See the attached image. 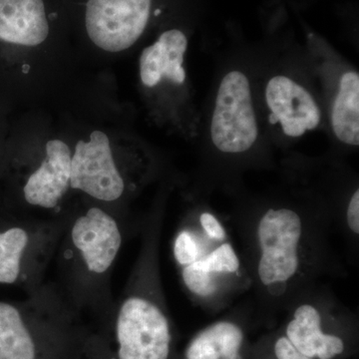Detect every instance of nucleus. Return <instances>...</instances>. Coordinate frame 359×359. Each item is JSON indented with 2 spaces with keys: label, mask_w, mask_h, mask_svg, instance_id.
I'll return each mask as SVG.
<instances>
[{
  "label": "nucleus",
  "mask_w": 359,
  "mask_h": 359,
  "mask_svg": "<svg viewBox=\"0 0 359 359\" xmlns=\"http://www.w3.org/2000/svg\"><path fill=\"white\" fill-rule=\"evenodd\" d=\"M332 130L337 138L347 145H359V75L344 73L332 105Z\"/></svg>",
  "instance_id": "obj_14"
},
{
  "label": "nucleus",
  "mask_w": 359,
  "mask_h": 359,
  "mask_svg": "<svg viewBox=\"0 0 359 359\" xmlns=\"http://www.w3.org/2000/svg\"><path fill=\"white\" fill-rule=\"evenodd\" d=\"M200 221L209 237L215 238V240H223L226 237V231H224L223 226L212 214L204 212L201 216Z\"/></svg>",
  "instance_id": "obj_20"
},
{
  "label": "nucleus",
  "mask_w": 359,
  "mask_h": 359,
  "mask_svg": "<svg viewBox=\"0 0 359 359\" xmlns=\"http://www.w3.org/2000/svg\"><path fill=\"white\" fill-rule=\"evenodd\" d=\"M182 276L187 289L194 294L208 297L216 292L217 283L212 276V273L200 264L199 259L184 266Z\"/></svg>",
  "instance_id": "obj_16"
},
{
  "label": "nucleus",
  "mask_w": 359,
  "mask_h": 359,
  "mask_svg": "<svg viewBox=\"0 0 359 359\" xmlns=\"http://www.w3.org/2000/svg\"><path fill=\"white\" fill-rule=\"evenodd\" d=\"M66 214L32 218L0 231V283H20L29 294L43 285Z\"/></svg>",
  "instance_id": "obj_2"
},
{
  "label": "nucleus",
  "mask_w": 359,
  "mask_h": 359,
  "mask_svg": "<svg viewBox=\"0 0 359 359\" xmlns=\"http://www.w3.org/2000/svg\"><path fill=\"white\" fill-rule=\"evenodd\" d=\"M85 34L101 50L131 48L147 29L154 0H77Z\"/></svg>",
  "instance_id": "obj_5"
},
{
  "label": "nucleus",
  "mask_w": 359,
  "mask_h": 359,
  "mask_svg": "<svg viewBox=\"0 0 359 359\" xmlns=\"http://www.w3.org/2000/svg\"><path fill=\"white\" fill-rule=\"evenodd\" d=\"M174 257L177 263L183 266L200 259L199 245L189 231H181L177 236L174 243Z\"/></svg>",
  "instance_id": "obj_18"
},
{
  "label": "nucleus",
  "mask_w": 359,
  "mask_h": 359,
  "mask_svg": "<svg viewBox=\"0 0 359 359\" xmlns=\"http://www.w3.org/2000/svg\"><path fill=\"white\" fill-rule=\"evenodd\" d=\"M188 39L182 30L173 28L160 35L154 44L146 47L140 56V76L145 86L155 87L164 78L175 84H183L186 71L184 55Z\"/></svg>",
  "instance_id": "obj_12"
},
{
  "label": "nucleus",
  "mask_w": 359,
  "mask_h": 359,
  "mask_svg": "<svg viewBox=\"0 0 359 359\" xmlns=\"http://www.w3.org/2000/svg\"><path fill=\"white\" fill-rule=\"evenodd\" d=\"M285 337L297 351L311 359H334L344 351V340L321 330L320 314L311 304L297 309Z\"/></svg>",
  "instance_id": "obj_13"
},
{
  "label": "nucleus",
  "mask_w": 359,
  "mask_h": 359,
  "mask_svg": "<svg viewBox=\"0 0 359 359\" xmlns=\"http://www.w3.org/2000/svg\"><path fill=\"white\" fill-rule=\"evenodd\" d=\"M124 241L116 212L102 205L67 212L50 266L54 285L78 314L84 311L112 318L111 275Z\"/></svg>",
  "instance_id": "obj_1"
},
{
  "label": "nucleus",
  "mask_w": 359,
  "mask_h": 359,
  "mask_svg": "<svg viewBox=\"0 0 359 359\" xmlns=\"http://www.w3.org/2000/svg\"><path fill=\"white\" fill-rule=\"evenodd\" d=\"M200 264L210 273H236L240 268V262L233 247L228 243L219 245L205 259H199Z\"/></svg>",
  "instance_id": "obj_17"
},
{
  "label": "nucleus",
  "mask_w": 359,
  "mask_h": 359,
  "mask_svg": "<svg viewBox=\"0 0 359 359\" xmlns=\"http://www.w3.org/2000/svg\"><path fill=\"white\" fill-rule=\"evenodd\" d=\"M347 224L349 229L355 233H359V191L356 190L349 202L347 209Z\"/></svg>",
  "instance_id": "obj_21"
},
{
  "label": "nucleus",
  "mask_w": 359,
  "mask_h": 359,
  "mask_svg": "<svg viewBox=\"0 0 359 359\" xmlns=\"http://www.w3.org/2000/svg\"><path fill=\"white\" fill-rule=\"evenodd\" d=\"M71 158L72 151L65 142H47L44 157L23 184V200L28 207L46 212L49 218L65 215L60 208L71 190Z\"/></svg>",
  "instance_id": "obj_9"
},
{
  "label": "nucleus",
  "mask_w": 359,
  "mask_h": 359,
  "mask_svg": "<svg viewBox=\"0 0 359 359\" xmlns=\"http://www.w3.org/2000/svg\"><path fill=\"white\" fill-rule=\"evenodd\" d=\"M54 18L47 0H0V40L39 46L50 36Z\"/></svg>",
  "instance_id": "obj_11"
},
{
  "label": "nucleus",
  "mask_w": 359,
  "mask_h": 359,
  "mask_svg": "<svg viewBox=\"0 0 359 359\" xmlns=\"http://www.w3.org/2000/svg\"><path fill=\"white\" fill-rule=\"evenodd\" d=\"M266 101L271 112L269 120L280 123L287 136L301 137L320 125L321 113L313 95L289 77L276 75L269 80Z\"/></svg>",
  "instance_id": "obj_10"
},
{
  "label": "nucleus",
  "mask_w": 359,
  "mask_h": 359,
  "mask_svg": "<svg viewBox=\"0 0 359 359\" xmlns=\"http://www.w3.org/2000/svg\"><path fill=\"white\" fill-rule=\"evenodd\" d=\"M257 137L249 79L241 71H231L217 93L211 122L212 143L221 152L238 154L250 150Z\"/></svg>",
  "instance_id": "obj_6"
},
{
  "label": "nucleus",
  "mask_w": 359,
  "mask_h": 359,
  "mask_svg": "<svg viewBox=\"0 0 359 359\" xmlns=\"http://www.w3.org/2000/svg\"><path fill=\"white\" fill-rule=\"evenodd\" d=\"M118 359H169L172 334L162 306L130 285L112 314Z\"/></svg>",
  "instance_id": "obj_3"
},
{
  "label": "nucleus",
  "mask_w": 359,
  "mask_h": 359,
  "mask_svg": "<svg viewBox=\"0 0 359 359\" xmlns=\"http://www.w3.org/2000/svg\"><path fill=\"white\" fill-rule=\"evenodd\" d=\"M70 187L108 209L124 197L126 180L104 132H92L88 141H79L75 146Z\"/></svg>",
  "instance_id": "obj_7"
},
{
  "label": "nucleus",
  "mask_w": 359,
  "mask_h": 359,
  "mask_svg": "<svg viewBox=\"0 0 359 359\" xmlns=\"http://www.w3.org/2000/svg\"><path fill=\"white\" fill-rule=\"evenodd\" d=\"M275 353L278 359H311L297 351L285 337L276 340Z\"/></svg>",
  "instance_id": "obj_19"
},
{
  "label": "nucleus",
  "mask_w": 359,
  "mask_h": 359,
  "mask_svg": "<svg viewBox=\"0 0 359 359\" xmlns=\"http://www.w3.org/2000/svg\"><path fill=\"white\" fill-rule=\"evenodd\" d=\"M244 340L240 327L229 321L215 323L189 344L187 359H238Z\"/></svg>",
  "instance_id": "obj_15"
},
{
  "label": "nucleus",
  "mask_w": 359,
  "mask_h": 359,
  "mask_svg": "<svg viewBox=\"0 0 359 359\" xmlns=\"http://www.w3.org/2000/svg\"><path fill=\"white\" fill-rule=\"evenodd\" d=\"M76 313L51 283L23 304L0 302V359H39L37 330Z\"/></svg>",
  "instance_id": "obj_4"
},
{
  "label": "nucleus",
  "mask_w": 359,
  "mask_h": 359,
  "mask_svg": "<svg viewBox=\"0 0 359 359\" xmlns=\"http://www.w3.org/2000/svg\"><path fill=\"white\" fill-rule=\"evenodd\" d=\"M262 257L259 276L264 285L289 280L299 269L302 221L290 209L269 210L257 229Z\"/></svg>",
  "instance_id": "obj_8"
}]
</instances>
